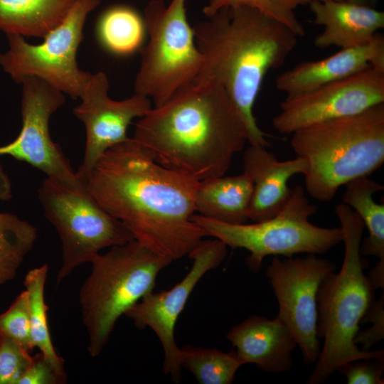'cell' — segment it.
Returning a JSON list of instances; mask_svg holds the SVG:
<instances>
[{"label":"cell","mask_w":384,"mask_h":384,"mask_svg":"<svg viewBox=\"0 0 384 384\" xmlns=\"http://www.w3.org/2000/svg\"><path fill=\"white\" fill-rule=\"evenodd\" d=\"M82 178L99 204L160 256L182 258L206 237L192 220L199 181L158 163L133 138L106 151Z\"/></svg>","instance_id":"obj_1"},{"label":"cell","mask_w":384,"mask_h":384,"mask_svg":"<svg viewBox=\"0 0 384 384\" xmlns=\"http://www.w3.org/2000/svg\"><path fill=\"white\" fill-rule=\"evenodd\" d=\"M101 0H77L65 18L43 38L28 43L23 36L7 34L9 49L0 53V66L15 82L38 78L73 99L81 98L92 74L78 68L77 51L89 14Z\"/></svg>","instance_id":"obj_10"},{"label":"cell","mask_w":384,"mask_h":384,"mask_svg":"<svg viewBox=\"0 0 384 384\" xmlns=\"http://www.w3.org/2000/svg\"><path fill=\"white\" fill-rule=\"evenodd\" d=\"M172 262L134 239L92 260L79 292L92 357L101 353L119 317L153 292L159 272Z\"/></svg>","instance_id":"obj_6"},{"label":"cell","mask_w":384,"mask_h":384,"mask_svg":"<svg viewBox=\"0 0 384 384\" xmlns=\"http://www.w3.org/2000/svg\"><path fill=\"white\" fill-rule=\"evenodd\" d=\"M346 1L354 3V4L368 6L370 7H375V5L376 4V0H346Z\"/></svg>","instance_id":"obj_34"},{"label":"cell","mask_w":384,"mask_h":384,"mask_svg":"<svg viewBox=\"0 0 384 384\" xmlns=\"http://www.w3.org/2000/svg\"><path fill=\"white\" fill-rule=\"evenodd\" d=\"M371 323L365 331L359 330L354 338V343L361 345V350L370 351L373 345L384 338V294L371 303L363 316L361 324Z\"/></svg>","instance_id":"obj_31"},{"label":"cell","mask_w":384,"mask_h":384,"mask_svg":"<svg viewBox=\"0 0 384 384\" xmlns=\"http://www.w3.org/2000/svg\"><path fill=\"white\" fill-rule=\"evenodd\" d=\"M227 247L218 239H203L188 255L193 263L181 282L169 289L149 293L124 314L139 329L149 327L156 334L164 351V373L174 383H179L182 376L180 348L175 340L176 321L197 283L224 260Z\"/></svg>","instance_id":"obj_12"},{"label":"cell","mask_w":384,"mask_h":384,"mask_svg":"<svg viewBox=\"0 0 384 384\" xmlns=\"http://www.w3.org/2000/svg\"><path fill=\"white\" fill-rule=\"evenodd\" d=\"M315 1H346V0H315Z\"/></svg>","instance_id":"obj_35"},{"label":"cell","mask_w":384,"mask_h":384,"mask_svg":"<svg viewBox=\"0 0 384 384\" xmlns=\"http://www.w3.org/2000/svg\"><path fill=\"white\" fill-rule=\"evenodd\" d=\"M38 197L62 243L56 286L75 269L90 263L103 249L134 239L125 226L99 204L80 176L74 182L47 177L38 188Z\"/></svg>","instance_id":"obj_9"},{"label":"cell","mask_w":384,"mask_h":384,"mask_svg":"<svg viewBox=\"0 0 384 384\" xmlns=\"http://www.w3.org/2000/svg\"><path fill=\"white\" fill-rule=\"evenodd\" d=\"M11 196L10 180L0 163V201H8L11 198Z\"/></svg>","instance_id":"obj_33"},{"label":"cell","mask_w":384,"mask_h":384,"mask_svg":"<svg viewBox=\"0 0 384 384\" xmlns=\"http://www.w3.org/2000/svg\"><path fill=\"white\" fill-rule=\"evenodd\" d=\"M342 200L361 218L368 235L361 242V256L376 257L384 261V204L373 199V195L384 187L369 176L352 180L346 185Z\"/></svg>","instance_id":"obj_22"},{"label":"cell","mask_w":384,"mask_h":384,"mask_svg":"<svg viewBox=\"0 0 384 384\" xmlns=\"http://www.w3.org/2000/svg\"><path fill=\"white\" fill-rule=\"evenodd\" d=\"M38 237V229L9 213H0V286L13 279Z\"/></svg>","instance_id":"obj_26"},{"label":"cell","mask_w":384,"mask_h":384,"mask_svg":"<svg viewBox=\"0 0 384 384\" xmlns=\"http://www.w3.org/2000/svg\"><path fill=\"white\" fill-rule=\"evenodd\" d=\"M384 68V38L376 34L363 45L341 49L318 60L302 62L279 74L277 90L293 97L355 75L369 67Z\"/></svg>","instance_id":"obj_16"},{"label":"cell","mask_w":384,"mask_h":384,"mask_svg":"<svg viewBox=\"0 0 384 384\" xmlns=\"http://www.w3.org/2000/svg\"><path fill=\"white\" fill-rule=\"evenodd\" d=\"M77 0H0V30L44 38L67 16Z\"/></svg>","instance_id":"obj_21"},{"label":"cell","mask_w":384,"mask_h":384,"mask_svg":"<svg viewBox=\"0 0 384 384\" xmlns=\"http://www.w3.org/2000/svg\"><path fill=\"white\" fill-rule=\"evenodd\" d=\"M252 190V180L245 173L203 180L196 191V212L223 223H247Z\"/></svg>","instance_id":"obj_20"},{"label":"cell","mask_w":384,"mask_h":384,"mask_svg":"<svg viewBox=\"0 0 384 384\" xmlns=\"http://www.w3.org/2000/svg\"><path fill=\"white\" fill-rule=\"evenodd\" d=\"M203 65L193 82L221 86L238 110L249 144L267 147L253 107L264 78L282 65L298 43L289 28L249 6L223 8L193 27Z\"/></svg>","instance_id":"obj_3"},{"label":"cell","mask_w":384,"mask_h":384,"mask_svg":"<svg viewBox=\"0 0 384 384\" xmlns=\"http://www.w3.org/2000/svg\"><path fill=\"white\" fill-rule=\"evenodd\" d=\"M49 266L45 263L26 274L23 284L28 294L30 334L33 348L37 347L53 366L56 373L65 380L63 359L56 353L50 338L44 288Z\"/></svg>","instance_id":"obj_23"},{"label":"cell","mask_w":384,"mask_h":384,"mask_svg":"<svg viewBox=\"0 0 384 384\" xmlns=\"http://www.w3.org/2000/svg\"><path fill=\"white\" fill-rule=\"evenodd\" d=\"M226 336L243 365L252 363L274 374L292 368V356L297 344L291 331L277 316L270 319L252 315L233 326Z\"/></svg>","instance_id":"obj_17"},{"label":"cell","mask_w":384,"mask_h":384,"mask_svg":"<svg viewBox=\"0 0 384 384\" xmlns=\"http://www.w3.org/2000/svg\"><path fill=\"white\" fill-rule=\"evenodd\" d=\"M267 147L249 144L243 155V173L252 182V196L248 218L259 222L274 217L287 203L292 188L288 181L304 174L306 161L297 156L279 161Z\"/></svg>","instance_id":"obj_18"},{"label":"cell","mask_w":384,"mask_h":384,"mask_svg":"<svg viewBox=\"0 0 384 384\" xmlns=\"http://www.w3.org/2000/svg\"><path fill=\"white\" fill-rule=\"evenodd\" d=\"M105 47L117 55H129L142 48L145 37L144 18L134 9L116 6L105 11L98 24Z\"/></svg>","instance_id":"obj_24"},{"label":"cell","mask_w":384,"mask_h":384,"mask_svg":"<svg viewBox=\"0 0 384 384\" xmlns=\"http://www.w3.org/2000/svg\"><path fill=\"white\" fill-rule=\"evenodd\" d=\"M343 232L344 257L338 272L329 273L321 282L316 297L317 334L324 338L308 384L325 383L339 367L352 361L384 359V351H363L354 343L361 321L374 300L375 289L364 270L360 246L364 224L348 205L336 206Z\"/></svg>","instance_id":"obj_4"},{"label":"cell","mask_w":384,"mask_h":384,"mask_svg":"<svg viewBox=\"0 0 384 384\" xmlns=\"http://www.w3.org/2000/svg\"><path fill=\"white\" fill-rule=\"evenodd\" d=\"M0 334L14 339L30 352L33 351L26 289L16 297L6 311L0 314Z\"/></svg>","instance_id":"obj_28"},{"label":"cell","mask_w":384,"mask_h":384,"mask_svg":"<svg viewBox=\"0 0 384 384\" xmlns=\"http://www.w3.org/2000/svg\"><path fill=\"white\" fill-rule=\"evenodd\" d=\"M348 384H383L384 359L352 361L338 368Z\"/></svg>","instance_id":"obj_30"},{"label":"cell","mask_w":384,"mask_h":384,"mask_svg":"<svg viewBox=\"0 0 384 384\" xmlns=\"http://www.w3.org/2000/svg\"><path fill=\"white\" fill-rule=\"evenodd\" d=\"M63 381L40 352L19 379L18 384H55Z\"/></svg>","instance_id":"obj_32"},{"label":"cell","mask_w":384,"mask_h":384,"mask_svg":"<svg viewBox=\"0 0 384 384\" xmlns=\"http://www.w3.org/2000/svg\"><path fill=\"white\" fill-rule=\"evenodd\" d=\"M179 364L201 384H231L243 365L235 351L185 345L179 348Z\"/></svg>","instance_id":"obj_25"},{"label":"cell","mask_w":384,"mask_h":384,"mask_svg":"<svg viewBox=\"0 0 384 384\" xmlns=\"http://www.w3.org/2000/svg\"><path fill=\"white\" fill-rule=\"evenodd\" d=\"M317 207L298 185L274 217L252 223H226L194 214L192 220L209 236L232 249L250 252L245 263L253 272L260 271L268 256L292 257L300 253L322 255L343 241L341 227L324 228L312 224L309 218Z\"/></svg>","instance_id":"obj_7"},{"label":"cell","mask_w":384,"mask_h":384,"mask_svg":"<svg viewBox=\"0 0 384 384\" xmlns=\"http://www.w3.org/2000/svg\"><path fill=\"white\" fill-rule=\"evenodd\" d=\"M132 138L158 163L198 181L225 175L247 142L235 105L211 82L191 83L152 107Z\"/></svg>","instance_id":"obj_2"},{"label":"cell","mask_w":384,"mask_h":384,"mask_svg":"<svg viewBox=\"0 0 384 384\" xmlns=\"http://www.w3.org/2000/svg\"><path fill=\"white\" fill-rule=\"evenodd\" d=\"M314 23L324 28L314 41L318 48H353L370 41L384 27V12L348 1L311 0Z\"/></svg>","instance_id":"obj_19"},{"label":"cell","mask_w":384,"mask_h":384,"mask_svg":"<svg viewBox=\"0 0 384 384\" xmlns=\"http://www.w3.org/2000/svg\"><path fill=\"white\" fill-rule=\"evenodd\" d=\"M30 353L14 339L0 334V384H18L33 361Z\"/></svg>","instance_id":"obj_29"},{"label":"cell","mask_w":384,"mask_h":384,"mask_svg":"<svg viewBox=\"0 0 384 384\" xmlns=\"http://www.w3.org/2000/svg\"><path fill=\"white\" fill-rule=\"evenodd\" d=\"M311 0H209L203 8L208 17L223 8L249 6L276 19L292 30L299 37L305 33L304 28L296 14L299 6L308 5Z\"/></svg>","instance_id":"obj_27"},{"label":"cell","mask_w":384,"mask_h":384,"mask_svg":"<svg viewBox=\"0 0 384 384\" xmlns=\"http://www.w3.org/2000/svg\"><path fill=\"white\" fill-rule=\"evenodd\" d=\"M21 83V130L14 140L0 146V156L25 161L48 178L64 182L77 181L79 176L49 132L51 116L65 102L64 94L36 77L26 78Z\"/></svg>","instance_id":"obj_14"},{"label":"cell","mask_w":384,"mask_h":384,"mask_svg":"<svg viewBox=\"0 0 384 384\" xmlns=\"http://www.w3.org/2000/svg\"><path fill=\"white\" fill-rule=\"evenodd\" d=\"M109 81L103 72L92 74L74 109L75 117L85 127V149L82 164L76 173L85 176L102 154L110 148L124 142L128 127L135 118H141L152 108L148 97L134 93L123 100L109 97Z\"/></svg>","instance_id":"obj_15"},{"label":"cell","mask_w":384,"mask_h":384,"mask_svg":"<svg viewBox=\"0 0 384 384\" xmlns=\"http://www.w3.org/2000/svg\"><path fill=\"white\" fill-rule=\"evenodd\" d=\"M384 103V68L369 67L355 75L287 97L272 119L273 127L289 134L303 127L358 114Z\"/></svg>","instance_id":"obj_13"},{"label":"cell","mask_w":384,"mask_h":384,"mask_svg":"<svg viewBox=\"0 0 384 384\" xmlns=\"http://www.w3.org/2000/svg\"><path fill=\"white\" fill-rule=\"evenodd\" d=\"M290 144L306 161V193L331 201L342 186L370 176L384 161V103L358 114L316 123L292 134Z\"/></svg>","instance_id":"obj_5"},{"label":"cell","mask_w":384,"mask_h":384,"mask_svg":"<svg viewBox=\"0 0 384 384\" xmlns=\"http://www.w3.org/2000/svg\"><path fill=\"white\" fill-rule=\"evenodd\" d=\"M186 0H151L144 22L149 40L142 47L134 92L150 99L154 106L166 101L180 88L193 83L203 65V55L188 23Z\"/></svg>","instance_id":"obj_8"},{"label":"cell","mask_w":384,"mask_h":384,"mask_svg":"<svg viewBox=\"0 0 384 384\" xmlns=\"http://www.w3.org/2000/svg\"><path fill=\"white\" fill-rule=\"evenodd\" d=\"M336 269L333 261L307 254L304 257H274L265 270L278 303L277 316L291 331L307 366L315 363L321 351L317 334L318 289L326 276Z\"/></svg>","instance_id":"obj_11"}]
</instances>
